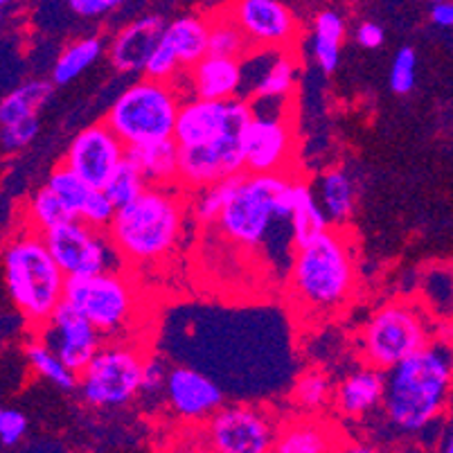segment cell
<instances>
[{
  "instance_id": "39",
  "label": "cell",
  "mask_w": 453,
  "mask_h": 453,
  "mask_svg": "<svg viewBox=\"0 0 453 453\" xmlns=\"http://www.w3.org/2000/svg\"><path fill=\"white\" fill-rule=\"evenodd\" d=\"M180 70H183V65H180L179 55L172 50L170 43L160 41V45L156 48L154 55H151L150 64H147L145 77L160 81H174L180 75Z\"/></svg>"
},
{
  "instance_id": "29",
  "label": "cell",
  "mask_w": 453,
  "mask_h": 453,
  "mask_svg": "<svg viewBox=\"0 0 453 453\" xmlns=\"http://www.w3.org/2000/svg\"><path fill=\"white\" fill-rule=\"evenodd\" d=\"M298 57L289 50H280L273 64L259 75L253 86L255 100H287L298 81Z\"/></svg>"
},
{
  "instance_id": "30",
  "label": "cell",
  "mask_w": 453,
  "mask_h": 453,
  "mask_svg": "<svg viewBox=\"0 0 453 453\" xmlns=\"http://www.w3.org/2000/svg\"><path fill=\"white\" fill-rule=\"evenodd\" d=\"M104 52V41L100 36H84V39L70 43L52 65V81L57 86H65L88 70Z\"/></svg>"
},
{
  "instance_id": "38",
  "label": "cell",
  "mask_w": 453,
  "mask_h": 453,
  "mask_svg": "<svg viewBox=\"0 0 453 453\" xmlns=\"http://www.w3.org/2000/svg\"><path fill=\"white\" fill-rule=\"evenodd\" d=\"M118 212V205L111 201V196L106 195L104 188H90L88 196H86L84 205L80 210V219L86 221L88 226L97 230H109V226L113 224V217Z\"/></svg>"
},
{
  "instance_id": "24",
  "label": "cell",
  "mask_w": 453,
  "mask_h": 453,
  "mask_svg": "<svg viewBox=\"0 0 453 453\" xmlns=\"http://www.w3.org/2000/svg\"><path fill=\"white\" fill-rule=\"evenodd\" d=\"M319 201L332 226H345L357 208V189L343 167H332L319 176Z\"/></svg>"
},
{
  "instance_id": "1",
  "label": "cell",
  "mask_w": 453,
  "mask_h": 453,
  "mask_svg": "<svg viewBox=\"0 0 453 453\" xmlns=\"http://www.w3.org/2000/svg\"><path fill=\"white\" fill-rule=\"evenodd\" d=\"M453 386V348L431 341L386 370L384 411L402 434H419L444 413Z\"/></svg>"
},
{
  "instance_id": "31",
  "label": "cell",
  "mask_w": 453,
  "mask_h": 453,
  "mask_svg": "<svg viewBox=\"0 0 453 453\" xmlns=\"http://www.w3.org/2000/svg\"><path fill=\"white\" fill-rule=\"evenodd\" d=\"M255 45L250 43L249 36L244 35L228 10L210 16V45L208 55L234 57V59H246Z\"/></svg>"
},
{
  "instance_id": "3",
  "label": "cell",
  "mask_w": 453,
  "mask_h": 453,
  "mask_svg": "<svg viewBox=\"0 0 453 453\" xmlns=\"http://www.w3.org/2000/svg\"><path fill=\"white\" fill-rule=\"evenodd\" d=\"M3 273L12 304L35 332L65 300L68 275L45 244L43 233L23 226L3 250Z\"/></svg>"
},
{
  "instance_id": "5",
  "label": "cell",
  "mask_w": 453,
  "mask_h": 453,
  "mask_svg": "<svg viewBox=\"0 0 453 453\" xmlns=\"http://www.w3.org/2000/svg\"><path fill=\"white\" fill-rule=\"evenodd\" d=\"M296 176L287 172H246L240 188L217 219L221 233L244 249H259L278 224H287L294 203Z\"/></svg>"
},
{
  "instance_id": "15",
  "label": "cell",
  "mask_w": 453,
  "mask_h": 453,
  "mask_svg": "<svg viewBox=\"0 0 453 453\" xmlns=\"http://www.w3.org/2000/svg\"><path fill=\"white\" fill-rule=\"evenodd\" d=\"M296 150V134L284 115H265L255 111V118L244 131L246 172H287Z\"/></svg>"
},
{
  "instance_id": "47",
  "label": "cell",
  "mask_w": 453,
  "mask_h": 453,
  "mask_svg": "<svg viewBox=\"0 0 453 453\" xmlns=\"http://www.w3.org/2000/svg\"><path fill=\"white\" fill-rule=\"evenodd\" d=\"M442 451H447V453H453V434H451V435H447V438H444Z\"/></svg>"
},
{
  "instance_id": "13",
  "label": "cell",
  "mask_w": 453,
  "mask_h": 453,
  "mask_svg": "<svg viewBox=\"0 0 453 453\" xmlns=\"http://www.w3.org/2000/svg\"><path fill=\"white\" fill-rule=\"evenodd\" d=\"M127 158V145L106 122H97L73 138L64 163L77 172L90 188H104L118 165Z\"/></svg>"
},
{
  "instance_id": "27",
  "label": "cell",
  "mask_w": 453,
  "mask_h": 453,
  "mask_svg": "<svg viewBox=\"0 0 453 453\" xmlns=\"http://www.w3.org/2000/svg\"><path fill=\"white\" fill-rule=\"evenodd\" d=\"M345 39V20L336 12H320L314 20L311 55L323 73L332 75L341 64V45Z\"/></svg>"
},
{
  "instance_id": "43",
  "label": "cell",
  "mask_w": 453,
  "mask_h": 453,
  "mask_svg": "<svg viewBox=\"0 0 453 453\" xmlns=\"http://www.w3.org/2000/svg\"><path fill=\"white\" fill-rule=\"evenodd\" d=\"M129 0H68V7L73 14L81 16V19H97L109 12L118 10Z\"/></svg>"
},
{
  "instance_id": "14",
  "label": "cell",
  "mask_w": 453,
  "mask_h": 453,
  "mask_svg": "<svg viewBox=\"0 0 453 453\" xmlns=\"http://www.w3.org/2000/svg\"><path fill=\"white\" fill-rule=\"evenodd\" d=\"M228 14L259 50H289L298 20L284 0H234Z\"/></svg>"
},
{
  "instance_id": "32",
  "label": "cell",
  "mask_w": 453,
  "mask_h": 453,
  "mask_svg": "<svg viewBox=\"0 0 453 453\" xmlns=\"http://www.w3.org/2000/svg\"><path fill=\"white\" fill-rule=\"evenodd\" d=\"M246 174V172H244ZM244 174H234L228 179H221L212 185H205V188L196 189L195 199H192V214L199 224H217V219L221 217L224 208L228 205V201L233 199V195L240 188Z\"/></svg>"
},
{
  "instance_id": "6",
  "label": "cell",
  "mask_w": 453,
  "mask_h": 453,
  "mask_svg": "<svg viewBox=\"0 0 453 453\" xmlns=\"http://www.w3.org/2000/svg\"><path fill=\"white\" fill-rule=\"evenodd\" d=\"M180 104L183 102L174 81L142 77L118 95L104 122L127 147L150 145L174 138Z\"/></svg>"
},
{
  "instance_id": "9",
  "label": "cell",
  "mask_w": 453,
  "mask_h": 453,
  "mask_svg": "<svg viewBox=\"0 0 453 453\" xmlns=\"http://www.w3.org/2000/svg\"><path fill=\"white\" fill-rule=\"evenodd\" d=\"M147 357L125 341L104 343L80 372V395L95 409L127 406L140 395Z\"/></svg>"
},
{
  "instance_id": "11",
  "label": "cell",
  "mask_w": 453,
  "mask_h": 453,
  "mask_svg": "<svg viewBox=\"0 0 453 453\" xmlns=\"http://www.w3.org/2000/svg\"><path fill=\"white\" fill-rule=\"evenodd\" d=\"M43 237L50 253L55 255V259L59 262V266L68 278L115 269L111 265V257L118 250L111 244L109 234L104 230L88 226L80 217L45 230Z\"/></svg>"
},
{
  "instance_id": "41",
  "label": "cell",
  "mask_w": 453,
  "mask_h": 453,
  "mask_svg": "<svg viewBox=\"0 0 453 453\" xmlns=\"http://www.w3.org/2000/svg\"><path fill=\"white\" fill-rule=\"evenodd\" d=\"M27 435V418L16 409L0 411V447L14 449Z\"/></svg>"
},
{
  "instance_id": "49",
  "label": "cell",
  "mask_w": 453,
  "mask_h": 453,
  "mask_svg": "<svg viewBox=\"0 0 453 453\" xmlns=\"http://www.w3.org/2000/svg\"><path fill=\"white\" fill-rule=\"evenodd\" d=\"M434 3H435V0H434Z\"/></svg>"
},
{
  "instance_id": "20",
  "label": "cell",
  "mask_w": 453,
  "mask_h": 453,
  "mask_svg": "<svg viewBox=\"0 0 453 453\" xmlns=\"http://www.w3.org/2000/svg\"><path fill=\"white\" fill-rule=\"evenodd\" d=\"M384 397L386 370L365 364V368L357 370L341 381L334 393V403L348 418H361V415H368L379 406H384Z\"/></svg>"
},
{
  "instance_id": "23",
  "label": "cell",
  "mask_w": 453,
  "mask_h": 453,
  "mask_svg": "<svg viewBox=\"0 0 453 453\" xmlns=\"http://www.w3.org/2000/svg\"><path fill=\"white\" fill-rule=\"evenodd\" d=\"M179 154L174 138L127 147V156L138 163L150 185H179Z\"/></svg>"
},
{
  "instance_id": "12",
  "label": "cell",
  "mask_w": 453,
  "mask_h": 453,
  "mask_svg": "<svg viewBox=\"0 0 453 453\" xmlns=\"http://www.w3.org/2000/svg\"><path fill=\"white\" fill-rule=\"evenodd\" d=\"M35 336H39L45 345H50L59 354L61 361L77 374L93 361L97 349L104 345V336L97 332V327L68 300L57 307L48 323L35 329Z\"/></svg>"
},
{
  "instance_id": "7",
  "label": "cell",
  "mask_w": 453,
  "mask_h": 453,
  "mask_svg": "<svg viewBox=\"0 0 453 453\" xmlns=\"http://www.w3.org/2000/svg\"><path fill=\"white\" fill-rule=\"evenodd\" d=\"M434 339L428 316L411 300H393L379 307L361 332V357L368 365L390 370Z\"/></svg>"
},
{
  "instance_id": "2",
  "label": "cell",
  "mask_w": 453,
  "mask_h": 453,
  "mask_svg": "<svg viewBox=\"0 0 453 453\" xmlns=\"http://www.w3.org/2000/svg\"><path fill=\"white\" fill-rule=\"evenodd\" d=\"M185 189L150 185L135 201L118 208L109 226L111 244L127 265H154L179 246L185 224Z\"/></svg>"
},
{
  "instance_id": "17",
  "label": "cell",
  "mask_w": 453,
  "mask_h": 453,
  "mask_svg": "<svg viewBox=\"0 0 453 453\" xmlns=\"http://www.w3.org/2000/svg\"><path fill=\"white\" fill-rule=\"evenodd\" d=\"M237 111V97L233 100H189L180 104L174 140L179 147H196L212 142L228 131Z\"/></svg>"
},
{
  "instance_id": "34",
  "label": "cell",
  "mask_w": 453,
  "mask_h": 453,
  "mask_svg": "<svg viewBox=\"0 0 453 453\" xmlns=\"http://www.w3.org/2000/svg\"><path fill=\"white\" fill-rule=\"evenodd\" d=\"M147 188H150V180L145 179V174H142V170L138 167V163L127 156V158L118 165V170L111 174V179L106 180L104 192L111 196V201H113L118 208H122V205L138 199Z\"/></svg>"
},
{
  "instance_id": "22",
  "label": "cell",
  "mask_w": 453,
  "mask_h": 453,
  "mask_svg": "<svg viewBox=\"0 0 453 453\" xmlns=\"http://www.w3.org/2000/svg\"><path fill=\"white\" fill-rule=\"evenodd\" d=\"M289 221L294 249L309 244L332 226L327 212L323 210L320 201L316 199L311 185L300 179H296L294 183V203H291Z\"/></svg>"
},
{
  "instance_id": "28",
  "label": "cell",
  "mask_w": 453,
  "mask_h": 453,
  "mask_svg": "<svg viewBox=\"0 0 453 453\" xmlns=\"http://www.w3.org/2000/svg\"><path fill=\"white\" fill-rule=\"evenodd\" d=\"M26 359L39 377H43L45 381H50L52 386H57L64 393L80 390V374L75 370H70L61 361L59 354L50 345H45L39 336H32V341L26 343Z\"/></svg>"
},
{
  "instance_id": "48",
  "label": "cell",
  "mask_w": 453,
  "mask_h": 453,
  "mask_svg": "<svg viewBox=\"0 0 453 453\" xmlns=\"http://www.w3.org/2000/svg\"><path fill=\"white\" fill-rule=\"evenodd\" d=\"M10 3H12V0H0V5H3V7H7Z\"/></svg>"
},
{
  "instance_id": "46",
  "label": "cell",
  "mask_w": 453,
  "mask_h": 453,
  "mask_svg": "<svg viewBox=\"0 0 453 453\" xmlns=\"http://www.w3.org/2000/svg\"><path fill=\"white\" fill-rule=\"evenodd\" d=\"M440 341H444V343H449L453 348V319L442 327V336H440Z\"/></svg>"
},
{
  "instance_id": "21",
  "label": "cell",
  "mask_w": 453,
  "mask_h": 453,
  "mask_svg": "<svg viewBox=\"0 0 453 453\" xmlns=\"http://www.w3.org/2000/svg\"><path fill=\"white\" fill-rule=\"evenodd\" d=\"M165 43L172 45V50L179 55L183 70L195 68L205 55L210 45V19L208 16H180L165 27Z\"/></svg>"
},
{
  "instance_id": "25",
  "label": "cell",
  "mask_w": 453,
  "mask_h": 453,
  "mask_svg": "<svg viewBox=\"0 0 453 453\" xmlns=\"http://www.w3.org/2000/svg\"><path fill=\"white\" fill-rule=\"evenodd\" d=\"M55 86V81L50 80H30L26 84L16 86L0 102V127L39 118L41 109L50 102Z\"/></svg>"
},
{
  "instance_id": "10",
  "label": "cell",
  "mask_w": 453,
  "mask_h": 453,
  "mask_svg": "<svg viewBox=\"0 0 453 453\" xmlns=\"http://www.w3.org/2000/svg\"><path fill=\"white\" fill-rule=\"evenodd\" d=\"M278 426L266 411L255 406H221L205 419L208 447L217 453H266L273 451Z\"/></svg>"
},
{
  "instance_id": "16",
  "label": "cell",
  "mask_w": 453,
  "mask_h": 453,
  "mask_svg": "<svg viewBox=\"0 0 453 453\" xmlns=\"http://www.w3.org/2000/svg\"><path fill=\"white\" fill-rule=\"evenodd\" d=\"M165 397L185 422H205L224 406V390L199 370L176 365L170 370Z\"/></svg>"
},
{
  "instance_id": "18",
  "label": "cell",
  "mask_w": 453,
  "mask_h": 453,
  "mask_svg": "<svg viewBox=\"0 0 453 453\" xmlns=\"http://www.w3.org/2000/svg\"><path fill=\"white\" fill-rule=\"evenodd\" d=\"M167 23L163 16H140L134 23L122 27L109 45V61L118 73L134 75V73H145L151 55L160 45Z\"/></svg>"
},
{
  "instance_id": "45",
  "label": "cell",
  "mask_w": 453,
  "mask_h": 453,
  "mask_svg": "<svg viewBox=\"0 0 453 453\" xmlns=\"http://www.w3.org/2000/svg\"><path fill=\"white\" fill-rule=\"evenodd\" d=\"M431 20L438 27H453V0H435L431 7Z\"/></svg>"
},
{
  "instance_id": "19",
  "label": "cell",
  "mask_w": 453,
  "mask_h": 453,
  "mask_svg": "<svg viewBox=\"0 0 453 453\" xmlns=\"http://www.w3.org/2000/svg\"><path fill=\"white\" fill-rule=\"evenodd\" d=\"M244 59L205 55L195 68H189L192 93L203 100H233L240 97L244 84Z\"/></svg>"
},
{
  "instance_id": "40",
  "label": "cell",
  "mask_w": 453,
  "mask_h": 453,
  "mask_svg": "<svg viewBox=\"0 0 453 453\" xmlns=\"http://www.w3.org/2000/svg\"><path fill=\"white\" fill-rule=\"evenodd\" d=\"M39 127H41L39 118L12 122V125H3L0 127V142H3V150H5L7 154L26 150L27 145H32V140L39 135Z\"/></svg>"
},
{
  "instance_id": "42",
  "label": "cell",
  "mask_w": 453,
  "mask_h": 453,
  "mask_svg": "<svg viewBox=\"0 0 453 453\" xmlns=\"http://www.w3.org/2000/svg\"><path fill=\"white\" fill-rule=\"evenodd\" d=\"M170 370L165 365L163 359L158 357H147L145 361V372H142V386H140V395L145 397H158L167 388V377Z\"/></svg>"
},
{
  "instance_id": "44",
  "label": "cell",
  "mask_w": 453,
  "mask_h": 453,
  "mask_svg": "<svg viewBox=\"0 0 453 453\" xmlns=\"http://www.w3.org/2000/svg\"><path fill=\"white\" fill-rule=\"evenodd\" d=\"M357 41H359V45L361 48H365V50H377V48L384 45L386 32L379 23L365 20V23H361L359 26V30H357Z\"/></svg>"
},
{
  "instance_id": "35",
  "label": "cell",
  "mask_w": 453,
  "mask_h": 453,
  "mask_svg": "<svg viewBox=\"0 0 453 453\" xmlns=\"http://www.w3.org/2000/svg\"><path fill=\"white\" fill-rule=\"evenodd\" d=\"M45 185H48V188H50L61 201H64L65 208H68L70 212L75 214V217H80V210H81V205H84L86 196H88L90 185L86 183V180L81 179L77 172L70 170L68 165L61 160L55 170L50 172V176H48Z\"/></svg>"
},
{
  "instance_id": "26",
  "label": "cell",
  "mask_w": 453,
  "mask_h": 453,
  "mask_svg": "<svg viewBox=\"0 0 453 453\" xmlns=\"http://www.w3.org/2000/svg\"><path fill=\"white\" fill-rule=\"evenodd\" d=\"M336 449V435L323 422L303 419L280 428L273 451L278 453H327Z\"/></svg>"
},
{
  "instance_id": "37",
  "label": "cell",
  "mask_w": 453,
  "mask_h": 453,
  "mask_svg": "<svg viewBox=\"0 0 453 453\" xmlns=\"http://www.w3.org/2000/svg\"><path fill=\"white\" fill-rule=\"evenodd\" d=\"M415 80H418V52L411 45H403L395 52L393 64H390V90L395 95H409L415 88Z\"/></svg>"
},
{
  "instance_id": "8",
  "label": "cell",
  "mask_w": 453,
  "mask_h": 453,
  "mask_svg": "<svg viewBox=\"0 0 453 453\" xmlns=\"http://www.w3.org/2000/svg\"><path fill=\"white\" fill-rule=\"evenodd\" d=\"M65 300L75 304L109 341H118L138 319V294L131 280L118 269L68 278Z\"/></svg>"
},
{
  "instance_id": "33",
  "label": "cell",
  "mask_w": 453,
  "mask_h": 453,
  "mask_svg": "<svg viewBox=\"0 0 453 453\" xmlns=\"http://www.w3.org/2000/svg\"><path fill=\"white\" fill-rule=\"evenodd\" d=\"M68 219H77V217L65 208L64 201L48 185L36 189L35 195L27 199L26 224L39 230V233H45V230L55 228V226L64 224Z\"/></svg>"
},
{
  "instance_id": "4",
  "label": "cell",
  "mask_w": 453,
  "mask_h": 453,
  "mask_svg": "<svg viewBox=\"0 0 453 453\" xmlns=\"http://www.w3.org/2000/svg\"><path fill=\"white\" fill-rule=\"evenodd\" d=\"M357 271L352 244L339 230H325L316 240L294 250L289 291L307 316L336 314L352 298Z\"/></svg>"
},
{
  "instance_id": "36",
  "label": "cell",
  "mask_w": 453,
  "mask_h": 453,
  "mask_svg": "<svg viewBox=\"0 0 453 453\" xmlns=\"http://www.w3.org/2000/svg\"><path fill=\"white\" fill-rule=\"evenodd\" d=\"M336 388L332 386L327 377L319 370L300 374L298 381L294 386V402L300 409L307 413H319V411L327 409V403L334 399Z\"/></svg>"
}]
</instances>
